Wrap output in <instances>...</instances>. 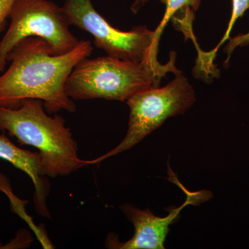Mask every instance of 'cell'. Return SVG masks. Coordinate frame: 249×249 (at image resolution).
I'll return each instance as SVG.
<instances>
[{
    "mask_svg": "<svg viewBox=\"0 0 249 249\" xmlns=\"http://www.w3.org/2000/svg\"><path fill=\"white\" fill-rule=\"evenodd\" d=\"M11 24L0 41V72L7 64V56L21 41L30 37L45 40L54 55L75 48L80 40L73 36L62 7L49 0H16L10 11Z\"/></svg>",
    "mask_w": 249,
    "mask_h": 249,
    "instance_id": "5b68a950",
    "label": "cell"
},
{
    "mask_svg": "<svg viewBox=\"0 0 249 249\" xmlns=\"http://www.w3.org/2000/svg\"><path fill=\"white\" fill-rule=\"evenodd\" d=\"M93 49L89 40H81L70 52L54 55L39 37L21 41L8 55L9 68L0 75V106L16 108L24 100L37 99L49 114L74 112L76 106L65 92V84L77 64L89 57Z\"/></svg>",
    "mask_w": 249,
    "mask_h": 249,
    "instance_id": "6da1fadb",
    "label": "cell"
},
{
    "mask_svg": "<svg viewBox=\"0 0 249 249\" xmlns=\"http://www.w3.org/2000/svg\"><path fill=\"white\" fill-rule=\"evenodd\" d=\"M0 130L21 145L37 148L44 174L49 178L66 176L91 164L78 156L77 142L64 118L49 116L40 100H24L16 108L0 106Z\"/></svg>",
    "mask_w": 249,
    "mask_h": 249,
    "instance_id": "7a4b0ae2",
    "label": "cell"
},
{
    "mask_svg": "<svg viewBox=\"0 0 249 249\" xmlns=\"http://www.w3.org/2000/svg\"><path fill=\"white\" fill-rule=\"evenodd\" d=\"M169 179L176 183L186 195V200L179 207L171 209L165 217L156 216L148 209L142 210L134 205L125 204L121 207L123 213L133 224L134 233L130 240L119 242L117 236L109 235L106 240L107 248L114 249H164L165 241L169 227L176 222L180 212L188 205H199L209 200L211 192L188 191L178 181L175 174L169 168Z\"/></svg>",
    "mask_w": 249,
    "mask_h": 249,
    "instance_id": "52a82bcc",
    "label": "cell"
},
{
    "mask_svg": "<svg viewBox=\"0 0 249 249\" xmlns=\"http://www.w3.org/2000/svg\"><path fill=\"white\" fill-rule=\"evenodd\" d=\"M0 159L7 160L18 169L27 174L35 186V205L36 210L42 215L49 217L46 206V198L49 195L47 184L42 160L39 152H32L16 146L5 134L0 135Z\"/></svg>",
    "mask_w": 249,
    "mask_h": 249,
    "instance_id": "ba28073f",
    "label": "cell"
},
{
    "mask_svg": "<svg viewBox=\"0 0 249 249\" xmlns=\"http://www.w3.org/2000/svg\"><path fill=\"white\" fill-rule=\"evenodd\" d=\"M176 53L170 52L166 64L147 63L107 56L85 58L72 70L65 92L72 100L96 98L126 102L136 93L159 88L168 73L181 72L175 65Z\"/></svg>",
    "mask_w": 249,
    "mask_h": 249,
    "instance_id": "3957f363",
    "label": "cell"
},
{
    "mask_svg": "<svg viewBox=\"0 0 249 249\" xmlns=\"http://www.w3.org/2000/svg\"><path fill=\"white\" fill-rule=\"evenodd\" d=\"M196 100L194 89L181 71L163 88H150L136 93L126 101L130 114L124 139L110 151L91 160V164H98L132 148L168 118L184 114Z\"/></svg>",
    "mask_w": 249,
    "mask_h": 249,
    "instance_id": "277c9868",
    "label": "cell"
},
{
    "mask_svg": "<svg viewBox=\"0 0 249 249\" xmlns=\"http://www.w3.org/2000/svg\"><path fill=\"white\" fill-rule=\"evenodd\" d=\"M249 45V32L245 34H239L232 38L229 39V44L224 48V53H227V60L224 61V67H229V61L234 50L237 47H246Z\"/></svg>",
    "mask_w": 249,
    "mask_h": 249,
    "instance_id": "8fae6325",
    "label": "cell"
},
{
    "mask_svg": "<svg viewBox=\"0 0 249 249\" xmlns=\"http://www.w3.org/2000/svg\"><path fill=\"white\" fill-rule=\"evenodd\" d=\"M62 7L71 25L91 34L94 45L108 55L147 63L159 62L160 40L155 31L143 25L129 31L116 29L98 14L91 0H65Z\"/></svg>",
    "mask_w": 249,
    "mask_h": 249,
    "instance_id": "8992f818",
    "label": "cell"
},
{
    "mask_svg": "<svg viewBox=\"0 0 249 249\" xmlns=\"http://www.w3.org/2000/svg\"><path fill=\"white\" fill-rule=\"evenodd\" d=\"M249 10V0H232V12L231 16L230 21L229 22V25L226 31L225 34L215 48L212 51L206 53L199 52V58L197 60V66L201 69L202 71L208 72L214 71L215 69L213 68V62L216 56L218 49L226 42V41L230 39L231 32L232 28L235 25V23L237 19L243 16L246 11Z\"/></svg>",
    "mask_w": 249,
    "mask_h": 249,
    "instance_id": "9c48e42d",
    "label": "cell"
},
{
    "mask_svg": "<svg viewBox=\"0 0 249 249\" xmlns=\"http://www.w3.org/2000/svg\"><path fill=\"white\" fill-rule=\"evenodd\" d=\"M160 1L164 4L166 7L163 19L155 30L156 36L160 40L165 26L177 13L187 8H191L193 11H196L199 9L201 4V0H160Z\"/></svg>",
    "mask_w": 249,
    "mask_h": 249,
    "instance_id": "30bf717a",
    "label": "cell"
},
{
    "mask_svg": "<svg viewBox=\"0 0 249 249\" xmlns=\"http://www.w3.org/2000/svg\"><path fill=\"white\" fill-rule=\"evenodd\" d=\"M149 0H136L132 6V12L134 13V14L138 12L141 8Z\"/></svg>",
    "mask_w": 249,
    "mask_h": 249,
    "instance_id": "4fadbf2b",
    "label": "cell"
},
{
    "mask_svg": "<svg viewBox=\"0 0 249 249\" xmlns=\"http://www.w3.org/2000/svg\"><path fill=\"white\" fill-rule=\"evenodd\" d=\"M6 178L0 174V190L4 191H9V186L7 184L9 181H6Z\"/></svg>",
    "mask_w": 249,
    "mask_h": 249,
    "instance_id": "5bb4252c",
    "label": "cell"
},
{
    "mask_svg": "<svg viewBox=\"0 0 249 249\" xmlns=\"http://www.w3.org/2000/svg\"><path fill=\"white\" fill-rule=\"evenodd\" d=\"M16 0H0V33L2 32L9 18L10 11Z\"/></svg>",
    "mask_w": 249,
    "mask_h": 249,
    "instance_id": "7c38bea8",
    "label": "cell"
}]
</instances>
